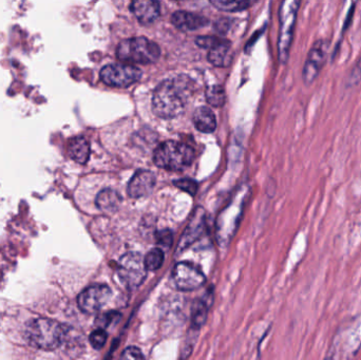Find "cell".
Returning <instances> with one entry per match:
<instances>
[{
    "instance_id": "cell-1",
    "label": "cell",
    "mask_w": 361,
    "mask_h": 360,
    "mask_svg": "<svg viewBox=\"0 0 361 360\" xmlns=\"http://www.w3.org/2000/svg\"><path fill=\"white\" fill-rule=\"evenodd\" d=\"M192 93L194 84L186 76L164 80L153 93V113L161 119H174L185 111Z\"/></svg>"
},
{
    "instance_id": "cell-2",
    "label": "cell",
    "mask_w": 361,
    "mask_h": 360,
    "mask_svg": "<svg viewBox=\"0 0 361 360\" xmlns=\"http://www.w3.org/2000/svg\"><path fill=\"white\" fill-rule=\"evenodd\" d=\"M67 326L50 318H35L24 328V338L29 345L43 351H54L63 345Z\"/></svg>"
},
{
    "instance_id": "cell-3",
    "label": "cell",
    "mask_w": 361,
    "mask_h": 360,
    "mask_svg": "<svg viewBox=\"0 0 361 360\" xmlns=\"http://www.w3.org/2000/svg\"><path fill=\"white\" fill-rule=\"evenodd\" d=\"M194 160V150L184 143L167 141L155 149L153 161L160 168L166 171H183Z\"/></svg>"
},
{
    "instance_id": "cell-4",
    "label": "cell",
    "mask_w": 361,
    "mask_h": 360,
    "mask_svg": "<svg viewBox=\"0 0 361 360\" xmlns=\"http://www.w3.org/2000/svg\"><path fill=\"white\" fill-rule=\"evenodd\" d=\"M161 55L159 45L145 37H134L120 41L116 49V57L126 63H155Z\"/></svg>"
},
{
    "instance_id": "cell-5",
    "label": "cell",
    "mask_w": 361,
    "mask_h": 360,
    "mask_svg": "<svg viewBox=\"0 0 361 360\" xmlns=\"http://www.w3.org/2000/svg\"><path fill=\"white\" fill-rule=\"evenodd\" d=\"M301 0H282L280 7V30L278 52L281 63H286L290 57V47L294 38L295 26L300 9Z\"/></svg>"
},
{
    "instance_id": "cell-6",
    "label": "cell",
    "mask_w": 361,
    "mask_h": 360,
    "mask_svg": "<svg viewBox=\"0 0 361 360\" xmlns=\"http://www.w3.org/2000/svg\"><path fill=\"white\" fill-rule=\"evenodd\" d=\"M144 259L138 252L124 254L118 264V273L120 281L130 291L138 289L147 276Z\"/></svg>"
},
{
    "instance_id": "cell-7",
    "label": "cell",
    "mask_w": 361,
    "mask_h": 360,
    "mask_svg": "<svg viewBox=\"0 0 361 360\" xmlns=\"http://www.w3.org/2000/svg\"><path fill=\"white\" fill-rule=\"evenodd\" d=\"M330 47H331L330 41L327 39L321 38L315 41L314 45L311 48L302 70V80L306 86L314 84L315 80L323 71L329 59Z\"/></svg>"
},
{
    "instance_id": "cell-8",
    "label": "cell",
    "mask_w": 361,
    "mask_h": 360,
    "mask_svg": "<svg viewBox=\"0 0 361 360\" xmlns=\"http://www.w3.org/2000/svg\"><path fill=\"white\" fill-rule=\"evenodd\" d=\"M142 76L139 68L132 65L114 64L104 67L101 71V80L110 87L126 88L138 82Z\"/></svg>"
},
{
    "instance_id": "cell-9",
    "label": "cell",
    "mask_w": 361,
    "mask_h": 360,
    "mask_svg": "<svg viewBox=\"0 0 361 360\" xmlns=\"http://www.w3.org/2000/svg\"><path fill=\"white\" fill-rule=\"evenodd\" d=\"M171 276L176 289L184 291L198 289L206 280L202 271L190 262H180L176 264Z\"/></svg>"
},
{
    "instance_id": "cell-10",
    "label": "cell",
    "mask_w": 361,
    "mask_h": 360,
    "mask_svg": "<svg viewBox=\"0 0 361 360\" xmlns=\"http://www.w3.org/2000/svg\"><path fill=\"white\" fill-rule=\"evenodd\" d=\"M111 296L112 291L108 285H90L78 295V304L82 312L91 315L101 311Z\"/></svg>"
},
{
    "instance_id": "cell-11",
    "label": "cell",
    "mask_w": 361,
    "mask_h": 360,
    "mask_svg": "<svg viewBox=\"0 0 361 360\" xmlns=\"http://www.w3.org/2000/svg\"><path fill=\"white\" fill-rule=\"evenodd\" d=\"M155 186V177L151 171H140L136 173L128 184L127 192L132 198L146 196Z\"/></svg>"
},
{
    "instance_id": "cell-12",
    "label": "cell",
    "mask_w": 361,
    "mask_h": 360,
    "mask_svg": "<svg viewBox=\"0 0 361 360\" xmlns=\"http://www.w3.org/2000/svg\"><path fill=\"white\" fill-rule=\"evenodd\" d=\"M132 14L143 24H150L159 18L161 8L157 0H132Z\"/></svg>"
},
{
    "instance_id": "cell-13",
    "label": "cell",
    "mask_w": 361,
    "mask_h": 360,
    "mask_svg": "<svg viewBox=\"0 0 361 360\" xmlns=\"http://www.w3.org/2000/svg\"><path fill=\"white\" fill-rule=\"evenodd\" d=\"M204 210H197L196 214L192 216L183 237L180 240L178 250H184L201 237L203 231H204Z\"/></svg>"
},
{
    "instance_id": "cell-14",
    "label": "cell",
    "mask_w": 361,
    "mask_h": 360,
    "mask_svg": "<svg viewBox=\"0 0 361 360\" xmlns=\"http://www.w3.org/2000/svg\"><path fill=\"white\" fill-rule=\"evenodd\" d=\"M172 24L180 31H194L206 26L207 20L190 12L178 11L171 16Z\"/></svg>"
},
{
    "instance_id": "cell-15",
    "label": "cell",
    "mask_w": 361,
    "mask_h": 360,
    "mask_svg": "<svg viewBox=\"0 0 361 360\" xmlns=\"http://www.w3.org/2000/svg\"><path fill=\"white\" fill-rule=\"evenodd\" d=\"M68 152L70 158L78 164H86L90 157V145L83 136L72 138L68 145Z\"/></svg>"
},
{
    "instance_id": "cell-16",
    "label": "cell",
    "mask_w": 361,
    "mask_h": 360,
    "mask_svg": "<svg viewBox=\"0 0 361 360\" xmlns=\"http://www.w3.org/2000/svg\"><path fill=\"white\" fill-rule=\"evenodd\" d=\"M194 124L199 131L211 134L217 128L215 115L207 107H199L194 113Z\"/></svg>"
},
{
    "instance_id": "cell-17",
    "label": "cell",
    "mask_w": 361,
    "mask_h": 360,
    "mask_svg": "<svg viewBox=\"0 0 361 360\" xmlns=\"http://www.w3.org/2000/svg\"><path fill=\"white\" fill-rule=\"evenodd\" d=\"M208 59L215 67H227L232 63V55L230 51V43L224 41L209 50Z\"/></svg>"
},
{
    "instance_id": "cell-18",
    "label": "cell",
    "mask_w": 361,
    "mask_h": 360,
    "mask_svg": "<svg viewBox=\"0 0 361 360\" xmlns=\"http://www.w3.org/2000/svg\"><path fill=\"white\" fill-rule=\"evenodd\" d=\"M122 198L118 192L112 189H104L97 194L95 204L104 212H115L120 208Z\"/></svg>"
},
{
    "instance_id": "cell-19",
    "label": "cell",
    "mask_w": 361,
    "mask_h": 360,
    "mask_svg": "<svg viewBox=\"0 0 361 360\" xmlns=\"http://www.w3.org/2000/svg\"><path fill=\"white\" fill-rule=\"evenodd\" d=\"M211 5L226 12H239L248 9L250 0H211Z\"/></svg>"
},
{
    "instance_id": "cell-20",
    "label": "cell",
    "mask_w": 361,
    "mask_h": 360,
    "mask_svg": "<svg viewBox=\"0 0 361 360\" xmlns=\"http://www.w3.org/2000/svg\"><path fill=\"white\" fill-rule=\"evenodd\" d=\"M208 305L202 300H196L192 310V322L194 326L201 328L206 322Z\"/></svg>"
},
{
    "instance_id": "cell-21",
    "label": "cell",
    "mask_w": 361,
    "mask_h": 360,
    "mask_svg": "<svg viewBox=\"0 0 361 360\" xmlns=\"http://www.w3.org/2000/svg\"><path fill=\"white\" fill-rule=\"evenodd\" d=\"M206 99L211 106H223L225 103V91H224L223 87L219 86V85L208 87L206 90Z\"/></svg>"
},
{
    "instance_id": "cell-22",
    "label": "cell",
    "mask_w": 361,
    "mask_h": 360,
    "mask_svg": "<svg viewBox=\"0 0 361 360\" xmlns=\"http://www.w3.org/2000/svg\"><path fill=\"white\" fill-rule=\"evenodd\" d=\"M145 266L148 271L159 270L164 262V252L160 248H153L145 257Z\"/></svg>"
},
{
    "instance_id": "cell-23",
    "label": "cell",
    "mask_w": 361,
    "mask_h": 360,
    "mask_svg": "<svg viewBox=\"0 0 361 360\" xmlns=\"http://www.w3.org/2000/svg\"><path fill=\"white\" fill-rule=\"evenodd\" d=\"M120 319V314L118 313V312H109V313L101 314V316L97 317V319L95 320V324L99 326V329H105L109 328L112 324H116Z\"/></svg>"
},
{
    "instance_id": "cell-24",
    "label": "cell",
    "mask_w": 361,
    "mask_h": 360,
    "mask_svg": "<svg viewBox=\"0 0 361 360\" xmlns=\"http://www.w3.org/2000/svg\"><path fill=\"white\" fill-rule=\"evenodd\" d=\"M107 333L105 332L104 329H97V330L93 331L91 333L89 340H90L91 345L94 347L95 350H101V347L105 345L106 341H107Z\"/></svg>"
},
{
    "instance_id": "cell-25",
    "label": "cell",
    "mask_w": 361,
    "mask_h": 360,
    "mask_svg": "<svg viewBox=\"0 0 361 360\" xmlns=\"http://www.w3.org/2000/svg\"><path fill=\"white\" fill-rule=\"evenodd\" d=\"M361 82V55L359 59H357L356 64H355L353 69L351 70L348 73V78H346V86L355 87Z\"/></svg>"
},
{
    "instance_id": "cell-26",
    "label": "cell",
    "mask_w": 361,
    "mask_h": 360,
    "mask_svg": "<svg viewBox=\"0 0 361 360\" xmlns=\"http://www.w3.org/2000/svg\"><path fill=\"white\" fill-rule=\"evenodd\" d=\"M174 185L178 188V189L183 190V192H187V194L194 196L197 190H198V184L196 181L190 179H180L176 180L174 182Z\"/></svg>"
},
{
    "instance_id": "cell-27",
    "label": "cell",
    "mask_w": 361,
    "mask_h": 360,
    "mask_svg": "<svg viewBox=\"0 0 361 360\" xmlns=\"http://www.w3.org/2000/svg\"><path fill=\"white\" fill-rule=\"evenodd\" d=\"M225 39L217 36H201L197 38L196 43L199 47L203 48V49L211 50V48L223 43Z\"/></svg>"
},
{
    "instance_id": "cell-28",
    "label": "cell",
    "mask_w": 361,
    "mask_h": 360,
    "mask_svg": "<svg viewBox=\"0 0 361 360\" xmlns=\"http://www.w3.org/2000/svg\"><path fill=\"white\" fill-rule=\"evenodd\" d=\"M122 359H144V355L139 347H129L124 350L123 354L120 355Z\"/></svg>"
},
{
    "instance_id": "cell-29",
    "label": "cell",
    "mask_w": 361,
    "mask_h": 360,
    "mask_svg": "<svg viewBox=\"0 0 361 360\" xmlns=\"http://www.w3.org/2000/svg\"><path fill=\"white\" fill-rule=\"evenodd\" d=\"M157 243L161 244V245L166 246V247H169L172 243V233L170 231H162L160 233H157Z\"/></svg>"
},
{
    "instance_id": "cell-30",
    "label": "cell",
    "mask_w": 361,
    "mask_h": 360,
    "mask_svg": "<svg viewBox=\"0 0 361 360\" xmlns=\"http://www.w3.org/2000/svg\"><path fill=\"white\" fill-rule=\"evenodd\" d=\"M351 3H352V5H354L356 3V0H351Z\"/></svg>"
}]
</instances>
